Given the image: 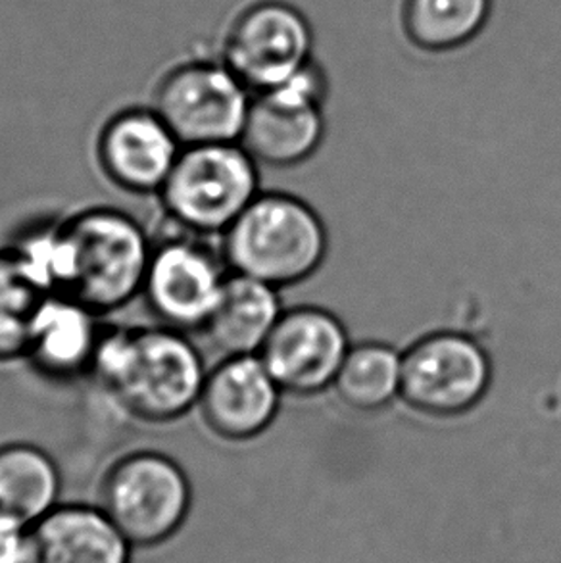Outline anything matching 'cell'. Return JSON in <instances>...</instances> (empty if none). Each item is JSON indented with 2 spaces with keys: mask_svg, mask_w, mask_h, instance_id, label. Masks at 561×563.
Returning <instances> with one entry per match:
<instances>
[{
  "mask_svg": "<svg viewBox=\"0 0 561 563\" xmlns=\"http://www.w3.org/2000/svg\"><path fill=\"white\" fill-rule=\"evenodd\" d=\"M30 527L0 519V563H25Z\"/></svg>",
  "mask_w": 561,
  "mask_h": 563,
  "instance_id": "obj_21",
  "label": "cell"
},
{
  "mask_svg": "<svg viewBox=\"0 0 561 563\" xmlns=\"http://www.w3.org/2000/svg\"><path fill=\"white\" fill-rule=\"evenodd\" d=\"M283 312L279 289L246 275L229 274L202 335L220 358L258 356Z\"/></svg>",
  "mask_w": 561,
  "mask_h": 563,
  "instance_id": "obj_16",
  "label": "cell"
},
{
  "mask_svg": "<svg viewBox=\"0 0 561 563\" xmlns=\"http://www.w3.org/2000/svg\"><path fill=\"white\" fill-rule=\"evenodd\" d=\"M61 465L28 441L0 444V519L31 527L58 506Z\"/></svg>",
  "mask_w": 561,
  "mask_h": 563,
  "instance_id": "obj_17",
  "label": "cell"
},
{
  "mask_svg": "<svg viewBox=\"0 0 561 563\" xmlns=\"http://www.w3.org/2000/svg\"><path fill=\"white\" fill-rule=\"evenodd\" d=\"M45 297L23 272L14 252L8 246L0 249V366L25 360L31 321Z\"/></svg>",
  "mask_w": 561,
  "mask_h": 563,
  "instance_id": "obj_20",
  "label": "cell"
},
{
  "mask_svg": "<svg viewBox=\"0 0 561 563\" xmlns=\"http://www.w3.org/2000/svg\"><path fill=\"white\" fill-rule=\"evenodd\" d=\"M208 369L189 333L162 323L114 325L102 331L91 377L128 418L169 426L197 410Z\"/></svg>",
  "mask_w": 561,
  "mask_h": 563,
  "instance_id": "obj_1",
  "label": "cell"
},
{
  "mask_svg": "<svg viewBox=\"0 0 561 563\" xmlns=\"http://www.w3.org/2000/svg\"><path fill=\"white\" fill-rule=\"evenodd\" d=\"M68 246V290L99 316L143 292L154 241L143 223L116 206L95 205L62 220Z\"/></svg>",
  "mask_w": 561,
  "mask_h": 563,
  "instance_id": "obj_2",
  "label": "cell"
},
{
  "mask_svg": "<svg viewBox=\"0 0 561 563\" xmlns=\"http://www.w3.org/2000/svg\"><path fill=\"white\" fill-rule=\"evenodd\" d=\"M491 8L493 0H404V30L419 48L447 53L477 37Z\"/></svg>",
  "mask_w": 561,
  "mask_h": 563,
  "instance_id": "obj_19",
  "label": "cell"
},
{
  "mask_svg": "<svg viewBox=\"0 0 561 563\" xmlns=\"http://www.w3.org/2000/svg\"><path fill=\"white\" fill-rule=\"evenodd\" d=\"M491 383V356L463 333H432L403 354L400 400L429 418L468 413L485 398Z\"/></svg>",
  "mask_w": 561,
  "mask_h": 563,
  "instance_id": "obj_8",
  "label": "cell"
},
{
  "mask_svg": "<svg viewBox=\"0 0 561 563\" xmlns=\"http://www.w3.org/2000/svg\"><path fill=\"white\" fill-rule=\"evenodd\" d=\"M314 35L300 10L279 0L258 2L237 18L223 45V64L252 92L270 91L311 62Z\"/></svg>",
  "mask_w": 561,
  "mask_h": 563,
  "instance_id": "obj_10",
  "label": "cell"
},
{
  "mask_svg": "<svg viewBox=\"0 0 561 563\" xmlns=\"http://www.w3.org/2000/svg\"><path fill=\"white\" fill-rule=\"evenodd\" d=\"M329 251L319 213L302 198L260 192L220 236L231 274L246 275L275 289L310 279Z\"/></svg>",
  "mask_w": 561,
  "mask_h": 563,
  "instance_id": "obj_3",
  "label": "cell"
},
{
  "mask_svg": "<svg viewBox=\"0 0 561 563\" xmlns=\"http://www.w3.org/2000/svg\"><path fill=\"white\" fill-rule=\"evenodd\" d=\"M327 79L314 60L287 84L252 95L239 143L258 164L295 168L318 153L326 137Z\"/></svg>",
  "mask_w": 561,
  "mask_h": 563,
  "instance_id": "obj_7",
  "label": "cell"
},
{
  "mask_svg": "<svg viewBox=\"0 0 561 563\" xmlns=\"http://www.w3.org/2000/svg\"><path fill=\"white\" fill-rule=\"evenodd\" d=\"M280 398L260 356H229L208 369L197 411L216 439L251 442L274 426Z\"/></svg>",
  "mask_w": 561,
  "mask_h": 563,
  "instance_id": "obj_13",
  "label": "cell"
},
{
  "mask_svg": "<svg viewBox=\"0 0 561 563\" xmlns=\"http://www.w3.org/2000/svg\"><path fill=\"white\" fill-rule=\"evenodd\" d=\"M229 272L206 236L177 231L154 243L141 298L162 325L202 333L220 302Z\"/></svg>",
  "mask_w": 561,
  "mask_h": 563,
  "instance_id": "obj_6",
  "label": "cell"
},
{
  "mask_svg": "<svg viewBox=\"0 0 561 563\" xmlns=\"http://www.w3.org/2000/svg\"><path fill=\"white\" fill-rule=\"evenodd\" d=\"M258 195V162L241 143H218L183 146L158 200L177 231L221 236Z\"/></svg>",
  "mask_w": 561,
  "mask_h": 563,
  "instance_id": "obj_4",
  "label": "cell"
},
{
  "mask_svg": "<svg viewBox=\"0 0 561 563\" xmlns=\"http://www.w3.org/2000/svg\"><path fill=\"white\" fill-rule=\"evenodd\" d=\"M350 346L334 313L300 306L283 312L258 356L283 395L306 398L333 388Z\"/></svg>",
  "mask_w": 561,
  "mask_h": 563,
  "instance_id": "obj_11",
  "label": "cell"
},
{
  "mask_svg": "<svg viewBox=\"0 0 561 563\" xmlns=\"http://www.w3.org/2000/svg\"><path fill=\"white\" fill-rule=\"evenodd\" d=\"M99 506L133 549H152L174 539L187 523L193 485L183 465L166 452L131 450L102 475Z\"/></svg>",
  "mask_w": 561,
  "mask_h": 563,
  "instance_id": "obj_5",
  "label": "cell"
},
{
  "mask_svg": "<svg viewBox=\"0 0 561 563\" xmlns=\"http://www.w3.org/2000/svg\"><path fill=\"white\" fill-rule=\"evenodd\" d=\"M252 92L221 64H187L160 81L152 108L183 146L239 143Z\"/></svg>",
  "mask_w": 561,
  "mask_h": 563,
  "instance_id": "obj_9",
  "label": "cell"
},
{
  "mask_svg": "<svg viewBox=\"0 0 561 563\" xmlns=\"http://www.w3.org/2000/svg\"><path fill=\"white\" fill-rule=\"evenodd\" d=\"M100 318L77 298L48 295L41 300L31 321L23 362L35 374L54 383L91 377L92 362L105 331Z\"/></svg>",
  "mask_w": 561,
  "mask_h": 563,
  "instance_id": "obj_14",
  "label": "cell"
},
{
  "mask_svg": "<svg viewBox=\"0 0 561 563\" xmlns=\"http://www.w3.org/2000/svg\"><path fill=\"white\" fill-rule=\"evenodd\" d=\"M333 390L358 411H380L400 400L403 354L385 343L350 346Z\"/></svg>",
  "mask_w": 561,
  "mask_h": 563,
  "instance_id": "obj_18",
  "label": "cell"
},
{
  "mask_svg": "<svg viewBox=\"0 0 561 563\" xmlns=\"http://www.w3.org/2000/svg\"><path fill=\"white\" fill-rule=\"evenodd\" d=\"M131 552L99 504H58L30 527L25 563H131Z\"/></svg>",
  "mask_w": 561,
  "mask_h": 563,
  "instance_id": "obj_15",
  "label": "cell"
},
{
  "mask_svg": "<svg viewBox=\"0 0 561 563\" xmlns=\"http://www.w3.org/2000/svg\"><path fill=\"white\" fill-rule=\"evenodd\" d=\"M183 145L154 108L108 118L95 141V162L108 184L133 197H158Z\"/></svg>",
  "mask_w": 561,
  "mask_h": 563,
  "instance_id": "obj_12",
  "label": "cell"
}]
</instances>
